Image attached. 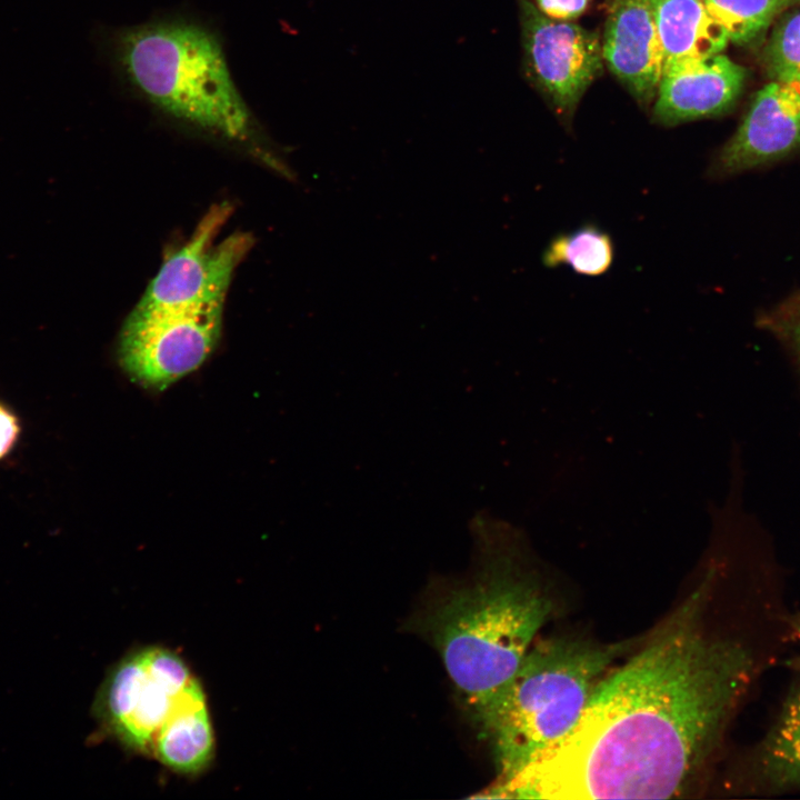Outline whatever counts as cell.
<instances>
[{
  "instance_id": "13",
  "label": "cell",
  "mask_w": 800,
  "mask_h": 800,
  "mask_svg": "<svg viewBox=\"0 0 800 800\" xmlns=\"http://www.w3.org/2000/svg\"><path fill=\"white\" fill-rule=\"evenodd\" d=\"M663 54V66L708 58L726 48L722 26L701 0H649Z\"/></svg>"
},
{
  "instance_id": "21",
  "label": "cell",
  "mask_w": 800,
  "mask_h": 800,
  "mask_svg": "<svg viewBox=\"0 0 800 800\" xmlns=\"http://www.w3.org/2000/svg\"><path fill=\"white\" fill-rule=\"evenodd\" d=\"M791 626L794 630V633L797 634L798 639L800 640V614L796 616L791 620Z\"/></svg>"
},
{
  "instance_id": "17",
  "label": "cell",
  "mask_w": 800,
  "mask_h": 800,
  "mask_svg": "<svg viewBox=\"0 0 800 800\" xmlns=\"http://www.w3.org/2000/svg\"><path fill=\"white\" fill-rule=\"evenodd\" d=\"M767 62L774 80L800 82V13L778 28L769 43Z\"/></svg>"
},
{
  "instance_id": "14",
  "label": "cell",
  "mask_w": 800,
  "mask_h": 800,
  "mask_svg": "<svg viewBox=\"0 0 800 800\" xmlns=\"http://www.w3.org/2000/svg\"><path fill=\"white\" fill-rule=\"evenodd\" d=\"M754 767L759 781L773 791L800 788V682L760 743Z\"/></svg>"
},
{
  "instance_id": "4",
  "label": "cell",
  "mask_w": 800,
  "mask_h": 800,
  "mask_svg": "<svg viewBox=\"0 0 800 800\" xmlns=\"http://www.w3.org/2000/svg\"><path fill=\"white\" fill-rule=\"evenodd\" d=\"M621 651L623 646L567 638L529 648L512 677L476 716L491 742L499 781L520 772L573 729Z\"/></svg>"
},
{
  "instance_id": "19",
  "label": "cell",
  "mask_w": 800,
  "mask_h": 800,
  "mask_svg": "<svg viewBox=\"0 0 800 800\" xmlns=\"http://www.w3.org/2000/svg\"><path fill=\"white\" fill-rule=\"evenodd\" d=\"M537 8L546 16L570 20L580 16L587 8L589 0H534Z\"/></svg>"
},
{
  "instance_id": "20",
  "label": "cell",
  "mask_w": 800,
  "mask_h": 800,
  "mask_svg": "<svg viewBox=\"0 0 800 800\" xmlns=\"http://www.w3.org/2000/svg\"><path fill=\"white\" fill-rule=\"evenodd\" d=\"M19 432L18 418L0 402V460L11 451Z\"/></svg>"
},
{
  "instance_id": "6",
  "label": "cell",
  "mask_w": 800,
  "mask_h": 800,
  "mask_svg": "<svg viewBox=\"0 0 800 800\" xmlns=\"http://www.w3.org/2000/svg\"><path fill=\"white\" fill-rule=\"evenodd\" d=\"M223 306L133 308L120 333L121 366L141 386L163 390L199 368L212 352L221 333Z\"/></svg>"
},
{
  "instance_id": "1",
  "label": "cell",
  "mask_w": 800,
  "mask_h": 800,
  "mask_svg": "<svg viewBox=\"0 0 800 800\" xmlns=\"http://www.w3.org/2000/svg\"><path fill=\"white\" fill-rule=\"evenodd\" d=\"M700 588L591 694L559 742L489 797L666 799L681 792L720 743L754 676L738 640L704 628Z\"/></svg>"
},
{
  "instance_id": "2",
  "label": "cell",
  "mask_w": 800,
  "mask_h": 800,
  "mask_svg": "<svg viewBox=\"0 0 800 800\" xmlns=\"http://www.w3.org/2000/svg\"><path fill=\"white\" fill-rule=\"evenodd\" d=\"M103 46L122 84L163 117L228 142L259 143L221 36L201 19L174 13L119 27Z\"/></svg>"
},
{
  "instance_id": "16",
  "label": "cell",
  "mask_w": 800,
  "mask_h": 800,
  "mask_svg": "<svg viewBox=\"0 0 800 800\" xmlns=\"http://www.w3.org/2000/svg\"><path fill=\"white\" fill-rule=\"evenodd\" d=\"M726 30L729 41L747 44L770 26L793 0H701Z\"/></svg>"
},
{
  "instance_id": "15",
  "label": "cell",
  "mask_w": 800,
  "mask_h": 800,
  "mask_svg": "<svg viewBox=\"0 0 800 800\" xmlns=\"http://www.w3.org/2000/svg\"><path fill=\"white\" fill-rule=\"evenodd\" d=\"M614 246L610 234L588 223L554 237L542 253L547 268L567 266L582 276H601L612 266Z\"/></svg>"
},
{
  "instance_id": "11",
  "label": "cell",
  "mask_w": 800,
  "mask_h": 800,
  "mask_svg": "<svg viewBox=\"0 0 800 800\" xmlns=\"http://www.w3.org/2000/svg\"><path fill=\"white\" fill-rule=\"evenodd\" d=\"M601 47L610 70L639 101L656 96L663 54L649 0H610Z\"/></svg>"
},
{
  "instance_id": "5",
  "label": "cell",
  "mask_w": 800,
  "mask_h": 800,
  "mask_svg": "<svg viewBox=\"0 0 800 800\" xmlns=\"http://www.w3.org/2000/svg\"><path fill=\"white\" fill-rule=\"evenodd\" d=\"M198 682L174 651L141 648L109 671L92 712L101 729L122 747L151 757L160 728Z\"/></svg>"
},
{
  "instance_id": "3",
  "label": "cell",
  "mask_w": 800,
  "mask_h": 800,
  "mask_svg": "<svg viewBox=\"0 0 800 800\" xmlns=\"http://www.w3.org/2000/svg\"><path fill=\"white\" fill-rule=\"evenodd\" d=\"M550 611L534 587L483 567L441 589L418 624L477 716L516 672Z\"/></svg>"
},
{
  "instance_id": "9",
  "label": "cell",
  "mask_w": 800,
  "mask_h": 800,
  "mask_svg": "<svg viewBox=\"0 0 800 800\" xmlns=\"http://www.w3.org/2000/svg\"><path fill=\"white\" fill-rule=\"evenodd\" d=\"M800 150V82L773 80L754 96L739 128L712 169L732 176L781 160Z\"/></svg>"
},
{
  "instance_id": "18",
  "label": "cell",
  "mask_w": 800,
  "mask_h": 800,
  "mask_svg": "<svg viewBox=\"0 0 800 800\" xmlns=\"http://www.w3.org/2000/svg\"><path fill=\"white\" fill-rule=\"evenodd\" d=\"M757 326L776 338L800 367V291L762 312Z\"/></svg>"
},
{
  "instance_id": "10",
  "label": "cell",
  "mask_w": 800,
  "mask_h": 800,
  "mask_svg": "<svg viewBox=\"0 0 800 800\" xmlns=\"http://www.w3.org/2000/svg\"><path fill=\"white\" fill-rule=\"evenodd\" d=\"M746 70L724 54L666 63L657 89L654 118L673 126L721 114L740 94Z\"/></svg>"
},
{
  "instance_id": "8",
  "label": "cell",
  "mask_w": 800,
  "mask_h": 800,
  "mask_svg": "<svg viewBox=\"0 0 800 800\" xmlns=\"http://www.w3.org/2000/svg\"><path fill=\"white\" fill-rule=\"evenodd\" d=\"M523 44L534 78L559 112L569 113L601 71L598 36L576 23L543 14L521 2Z\"/></svg>"
},
{
  "instance_id": "7",
  "label": "cell",
  "mask_w": 800,
  "mask_h": 800,
  "mask_svg": "<svg viewBox=\"0 0 800 800\" xmlns=\"http://www.w3.org/2000/svg\"><path fill=\"white\" fill-rule=\"evenodd\" d=\"M230 213L229 203L212 206L189 240L164 259L134 308L169 310L224 303L234 270L253 244L244 232L214 242Z\"/></svg>"
},
{
  "instance_id": "12",
  "label": "cell",
  "mask_w": 800,
  "mask_h": 800,
  "mask_svg": "<svg viewBox=\"0 0 800 800\" xmlns=\"http://www.w3.org/2000/svg\"><path fill=\"white\" fill-rule=\"evenodd\" d=\"M214 749L213 726L198 682L160 728L151 758L176 773L196 776L211 764Z\"/></svg>"
}]
</instances>
